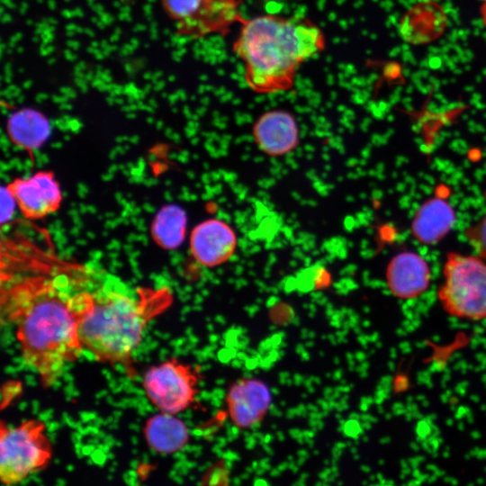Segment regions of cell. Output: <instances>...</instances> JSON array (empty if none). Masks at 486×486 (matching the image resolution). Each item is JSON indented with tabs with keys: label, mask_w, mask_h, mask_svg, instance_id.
<instances>
[{
	"label": "cell",
	"mask_w": 486,
	"mask_h": 486,
	"mask_svg": "<svg viewBox=\"0 0 486 486\" xmlns=\"http://www.w3.org/2000/svg\"><path fill=\"white\" fill-rule=\"evenodd\" d=\"M464 235L477 256L486 260V212L480 220L465 230Z\"/></svg>",
	"instance_id": "19"
},
{
	"label": "cell",
	"mask_w": 486,
	"mask_h": 486,
	"mask_svg": "<svg viewBox=\"0 0 486 486\" xmlns=\"http://www.w3.org/2000/svg\"><path fill=\"white\" fill-rule=\"evenodd\" d=\"M431 273L427 260L414 251L396 254L386 268V283L391 292L403 300L415 299L428 288Z\"/></svg>",
	"instance_id": "13"
},
{
	"label": "cell",
	"mask_w": 486,
	"mask_h": 486,
	"mask_svg": "<svg viewBox=\"0 0 486 486\" xmlns=\"http://www.w3.org/2000/svg\"><path fill=\"white\" fill-rule=\"evenodd\" d=\"M446 187H437L433 197L416 211L410 224L413 238L427 246L436 245L452 230L455 212L448 202Z\"/></svg>",
	"instance_id": "12"
},
{
	"label": "cell",
	"mask_w": 486,
	"mask_h": 486,
	"mask_svg": "<svg viewBox=\"0 0 486 486\" xmlns=\"http://www.w3.org/2000/svg\"><path fill=\"white\" fill-rule=\"evenodd\" d=\"M444 6L436 0H420L401 15L399 33L410 45H425L440 38L447 28Z\"/></svg>",
	"instance_id": "10"
},
{
	"label": "cell",
	"mask_w": 486,
	"mask_h": 486,
	"mask_svg": "<svg viewBox=\"0 0 486 486\" xmlns=\"http://www.w3.org/2000/svg\"><path fill=\"white\" fill-rule=\"evenodd\" d=\"M233 229L219 219H209L197 224L190 235L191 254L205 267H215L229 260L237 248Z\"/></svg>",
	"instance_id": "9"
},
{
	"label": "cell",
	"mask_w": 486,
	"mask_h": 486,
	"mask_svg": "<svg viewBox=\"0 0 486 486\" xmlns=\"http://www.w3.org/2000/svg\"><path fill=\"white\" fill-rule=\"evenodd\" d=\"M7 133L14 144L32 151L46 141L50 133V124L40 112L24 108L8 119Z\"/></svg>",
	"instance_id": "16"
},
{
	"label": "cell",
	"mask_w": 486,
	"mask_h": 486,
	"mask_svg": "<svg viewBox=\"0 0 486 486\" xmlns=\"http://www.w3.org/2000/svg\"><path fill=\"white\" fill-rule=\"evenodd\" d=\"M8 266L2 273V319L12 324L24 364L44 387L52 386L85 350L78 330L76 292L68 274L44 263Z\"/></svg>",
	"instance_id": "1"
},
{
	"label": "cell",
	"mask_w": 486,
	"mask_h": 486,
	"mask_svg": "<svg viewBox=\"0 0 486 486\" xmlns=\"http://www.w3.org/2000/svg\"><path fill=\"white\" fill-rule=\"evenodd\" d=\"M142 383L148 399L159 411L177 415L194 403L199 379L194 368L172 358L150 367Z\"/></svg>",
	"instance_id": "6"
},
{
	"label": "cell",
	"mask_w": 486,
	"mask_h": 486,
	"mask_svg": "<svg viewBox=\"0 0 486 486\" xmlns=\"http://www.w3.org/2000/svg\"><path fill=\"white\" fill-rule=\"evenodd\" d=\"M258 148L271 157L284 156L299 143V128L294 116L285 110H271L261 114L252 130Z\"/></svg>",
	"instance_id": "11"
},
{
	"label": "cell",
	"mask_w": 486,
	"mask_h": 486,
	"mask_svg": "<svg viewBox=\"0 0 486 486\" xmlns=\"http://www.w3.org/2000/svg\"><path fill=\"white\" fill-rule=\"evenodd\" d=\"M482 1H483V3H486V0H482Z\"/></svg>",
	"instance_id": "23"
},
{
	"label": "cell",
	"mask_w": 486,
	"mask_h": 486,
	"mask_svg": "<svg viewBox=\"0 0 486 486\" xmlns=\"http://www.w3.org/2000/svg\"><path fill=\"white\" fill-rule=\"evenodd\" d=\"M6 393L3 394L2 403L8 405L15 396H17L21 391V384L19 382H8L6 383Z\"/></svg>",
	"instance_id": "21"
},
{
	"label": "cell",
	"mask_w": 486,
	"mask_h": 486,
	"mask_svg": "<svg viewBox=\"0 0 486 486\" xmlns=\"http://www.w3.org/2000/svg\"><path fill=\"white\" fill-rule=\"evenodd\" d=\"M240 24L232 50L256 93L290 90L301 66L326 48L323 31L305 16L262 14Z\"/></svg>",
	"instance_id": "2"
},
{
	"label": "cell",
	"mask_w": 486,
	"mask_h": 486,
	"mask_svg": "<svg viewBox=\"0 0 486 486\" xmlns=\"http://www.w3.org/2000/svg\"><path fill=\"white\" fill-rule=\"evenodd\" d=\"M481 17L484 27L486 28V3H483L480 10Z\"/></svg>",
	"instance_id": "22"
},
{
	"label": "cell",
	"mask_w": 486,
	"mask_h": 486,
	"mask_svg": "<svg viewBox=\"0 0 486 486\" xmlns=\"http://www.w3.org/2000/svg\"><path fill=\"white\" fill-rule=\"evenodd\" d=\"M226 402L234 426L248 429L264 419L272 403V394L264 382L255 378H243L230 386Z\"/></svg>",
	"instance_id": "8"
},
{
	"label": "cell",
	"mask_w": 486,
	"mask_h": 486,
	"mask_svg": "<svg viewBox=\"0 0 486 486\" xmlns=\"http://www.w3.org/2000/svg\"><path fill=\"white\" fill-rule=\"evenodd\" d=\"M17 208L29 220H40L56 212L62 202V192L50 171H38L15 178L7 184Z\"/></svg>",
	"instance_id": "7"
},
{
	"label": "cell",
	"mask_w": 486,
	"mask_h": 486,
	"mask_svg": "<svg viewBox=\"0 0 486 486\" xmlns=\"http://www.w3.org/2000/svg\"><path fill=\"white\" fill-rule=\"evenodd\" d=\"M186 227L185 212L177 205L168 204L155 215L150 226L151 238L164 249H176L185 238Z\"/></svg>",
	"instance_id": "17"
},
{
	"label": "cell",
	"mask_w": 486,
	"mask_h": 486,
	"mask_svg": "<svg viewBox=\"0 0 486 486\" xmlns=\"http://www.w3.org/2000/svg\"><path fill=\"white\" fill-rule=\"evenodd\" d=\"M204 0H163L166 10L175 19L185 22L192 19Z\"/></svg>",
	"instance_id": "18"
},
{
	"label": "cell",
	"mask_w": 486,
	"mask_h": 486,
	"mask_svg": "<svg viewBox=\"0 0 486 486\" xmlns=\"http://www.w3.org/2000/svg\"><path fill=\"white\" fill-rule=\"evenodd\" d=\"M143 436L152 451L159 454H173L186 446L190 431L176 415L160 411L145 421Z\"/></svg>",
	"instance_id": "15"
},
{
	"label": "cell",
	"mask_w": 486,
	"mask_h": 486,
	"mask_svg": "<svg viewBox=\"0 0 486 486\" xmlns=\"http://www.w3.org/2000/svg\"><path fill=\"white\" fill-rule=\"evenodd\" d=\"M172 302L167 287L139 288L137 296L106 287L79 290L76 309L84 349L101 363L129 365L148 324Z\"/></svg>",
	"instance_id": "3"
},
{
	"label": "cell",
	"mask_w": 486,
	"mask_h": 486,
	"mask_svg": "<svg viewBox=\"0 0 486 486\" xmlns=\"http://www.w3.org/2000/svg\"><path fill=\"white\" fill-rule=\"evenodd\" d=\"M53 457V446L46 424L38 418L15 426L0 425V481L16 486L46 469Z\"/></svg>",
	"instance_id": "4"
},
{
	"label": "cell",
	"mask_w": 486,
	"mask_h": 486,
	"mask_svg": "<svg viewBox=\"0 0 486 486\" xmlns=\"http://www.w3.org/2000/svg\"><path fill=\"white\" fill-rule=\"evenodd\" d=\"M443 278L437 296L449 315L473 321L486 319V260L450 252Z\"/></svg>",
	"instance_id": "5"
},
{
	"label": "cell",
	"mask_w": 486,
	"mask_h": 486,
	"mask_svg": "<svg viewBox=\"0 0 486 486\" xmlns=\"http://www.w3.org/2000/svg\"><path fill=\"white\" fill-rule=\"evenodd\" d=\"M17 207L16 202L9 192L6 186H3L1 189V224L4 225L9 222L13 218L15 208Z\"/></svg>",
	"instance_id": "20"
},
{
	"label": "cell",
	"mask_w": 486,
	"mask_h": 486,
	"mask_svg": "<svg viewBox=\"0 0 486 486\" xmlns=\"http://www.w3.org/2000/svg\"><path fill=\"white\" fill-rule=\"evenodd\" d=\"M240 4L241 0H204L197 14L182 23V29L194 36L225 34L235 22L243 21Z\"/></svg>",
	"instance_id": "14"
}]
</instances>
